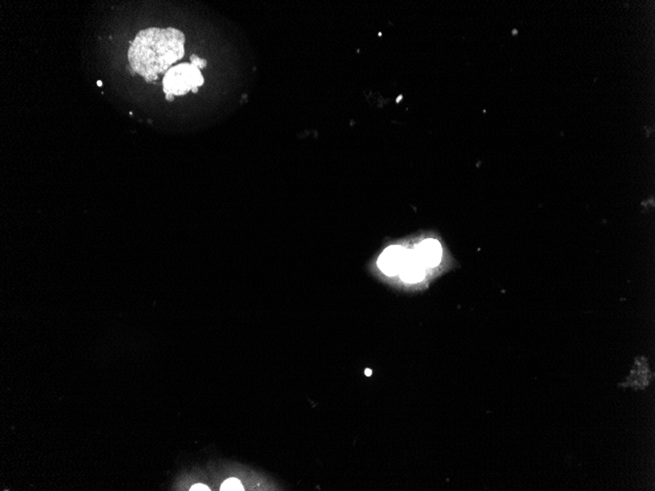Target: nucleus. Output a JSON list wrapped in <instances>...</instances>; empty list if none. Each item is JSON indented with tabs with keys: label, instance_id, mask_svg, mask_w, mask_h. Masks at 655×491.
<instances>
[{
	"label": "nucleus",
	"instance_id": "7",
	"mask_svg": "<svg viewBox=\"0 0 655 491\" xmlns=\"http://www.w3.org/2000/svg\"><path fill=\"white\" fill-rule=\"evenodd\" d=\"M191 64H193V65L197 66L198 69L205 68V66H206V61H205V60L198 58L197 55H193V56H191Z\"/></svg>",
	"mask_w": 655,
	"mask_h": 491
},
{
	"label": "nucleus",
	"instance_id": "1",
	"mask_svg": "<svg viewBox=\"0 0 655 491\" xmlns=\"http://www.w3.org/2000/svg\"><path fill=\"white\" fill-rule=\"evenodd\" d=\"M184 43L183 32L174 28L142 30L131 41L129 63L147 82H154L159 74L167 73L173 64L183 58Z\"/></svg>",
	"mask_w": 655,
	"mask_h": 491
},
{
	"label": "nucleus",
	"instance_id": "9",
	"mask_svg": "<svg viewBox=\"0 0 655 491\" xmlns=\"http://www.w3.org/2000/svg\"><path fill=\"white\" fill-rule=\"evenodd\" d=\"M365 373H366V375H371V371H370V370H366V371H365Z\"/></svg>",
	"mask_w": 655,
	"mask_h": 491
},
{
	"label": "nucleus",
	"instance_id": "8",
	"mask_svg": "<svg viewBox=\"0 0 655 491\" xmlns=\"http://www.w3.org/2000/svg\"><path fill=\"white\" fill-rule=\"evenodd\" d=\"M191 491H209L210 488L208 486L202 485V483H197V485H193L191 488Z\"/></svg>",
	"mask_w": 655,
	"mask_h": 491
},
{
	"label": "nucleus",
	"instance_id": "6",
	"mask_svg": "<svg viewBox=\"0 0 655 491\" xmlns=\"http://www.w3.org/2000/svg\"><path fill=\"white\" fill-rule=\"evenodd\" d=\"M220 490L243 491L244 490L243 485H241V483L239 481V479L232 478L224 481L222 485H221Z\"/></svg>",
	"mask_w": 655,
	"mask_h": 491
},
{
	"label": "nucleus",
	"instance_id": "2",
	"mask_svg": "<svg viewBox=\"0 0 655 491\" xmlns=\"http://www.w3.org/2000/svg\"><path fill=\"white\" fill-rule=\"evenodd\" d=\"M204 84L202 71L191 63L172 67L163 78L164 92L168 100H173V96H184L190 91L197 92L198 87Z\"/></svg>",
	"mask_w": 655,
	"mask_h": 491
},
{
	"label": "nucleus",
	"instance_id": "5",
	"mask_svg": "<svg viewBox=\"0 0 655 491\" xmlns=\"http://www.w3.org/2000/svg\"><path fill=\"white\" fill-rule=\"evenodd\" d=\"M426 275V268L419 261L414 249H408L407 260L400 271V278L403 282L408 283H420L424 280Z\"/></svg>",
	"mask_w": 655,
	"mask_h": 491
},
{
	"label": "nucleus",
	"instance_id": "3",
	"mask_svg": "<svg viewBox=\"0 0 655 491\" xmlns=\"http://www.w3.org/2000/svg\"><path fill=\"white\" fill-rule=\"evenodd\" d=\"M408 249L400 246H389L378 259V266L383 273L389 276H398L400 274L405 260Z\"/></svg>",
	"mask_w": 655,
	"mask_h": 491
},
{
	"label": "nucleus",
	"instance_id": "4",
	"mask_svg": "<svg viewBox=\"0 0 655 491\" xmlns=\"http://www.w3.org/2000/svg\"><path fill=\"white\" fill-rule=\"evenodd\" d=\"M414 252L426 269L435 268L442 260V246L437 239H425L414 248Z\"/></svg>",
	"mask_w": 655,
	"mask_h": 491
}]
</instances>
